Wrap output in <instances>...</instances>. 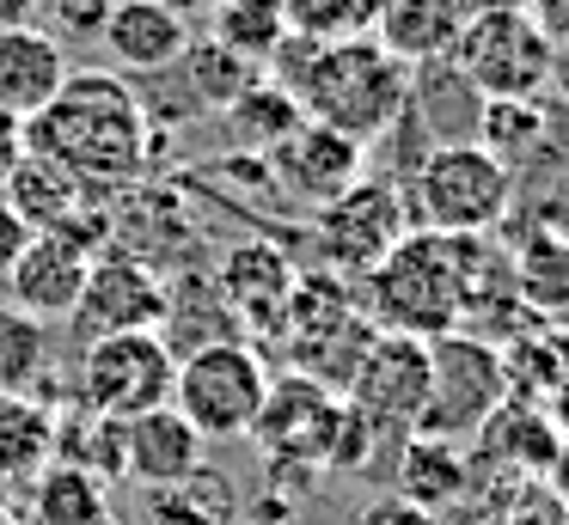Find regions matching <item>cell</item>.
Returning a JSON list of instances; mask_svg holds the SVG:
<instances>
[{"label":"cell","instance_id":"obj_27","mask_svg":"<svg viewBox=\"0 0 569 525\" xmlns=\"http://www.w3.org/2000/svg\"><path fill=\"white\" fill-rule=\"evenodd\" d=\"M56 415L62 410L38 391L0 397V483H31L56 458Z\"/></svg>","mask_w":569,"mask_h":525},{"label":"cell","instance_id":"obj_47","mask_svg":"<svg viewBox=\"0 0 569 525\" xmlns=\"http://www.w3.org/2000/svg\"><path fill=\"white\" fill-rule=\"evenodd\" d=\"M380 7H386V0H356V12H361L368 24H373V12H380Z\"/></svg>","mask_w":569,"mask_h":525},{"label":"cell","instance_id":"obj_29","mask_svg":"<svg viewBox=\"0 0 569 525\" xmlns=\"http://www.w3.org/2000/svg\"><path fill=\"white\" fill-rule=\"evenodd\" d=\"M111 519V488L74 464H43L31 476V525H104Z\"/></svg>","mask_w":569,"mask_h":525},{"label":"cell","instance_id":"obj_31","mask_svg":"<svg viewBox=\"0 0 569 525\" xmlns=\"http://www.w3.org/2000/svg\"><path fill=\"white\" fill-rule=\"evenodd\" d=\"M56 464H74V471H92L99 483L123 476V422L111 415H92L80 403H68L56 415Z\"/></svg>","mask_w":569,"mask_h":525},{"label":"cell","instance_id":"obj_19","mask_svg":"<svg viewBox=\"0 0 569 525\" xmlns=\"http://www.w3.org/2000/svg\"><path fill=\"white\" fill-rule=\"evenodd\" d=\"M190 37L197 31L172 7H160V0H117L99 43L111 55V73H166V68H178Z\"/></svg>","mask_w":569,"mask_h":525},{"label":"cell","instance_id":"obj_32","mask_svg":"<svg viewBox=\"0 0 569 525\" xmlns=\"http://www.w3.org/2000/svg\"><path fill=\"white\" fill-rule=\"evenodd\" d=\"M209 37L221 49H233L251 68H270V55L282 49L288 24H282V0H221L209 12Z\"/></svg>","mask_w":569,"mask_h":525},{"label":"cell","instance_id":"obj_21","mask_svg":"<svg viewBox=\"0 0 569 525\" xmlns=\"http://www.w3.org/2000/svg\"><path fill=\"white\" fill-rule=\"evenodd\" d=\"M466 0H386L373 12V37L392 49L410 68H429V61H447L459 43V24H466Z\"/></svg>","mask_w":569,"mask_h":525},{"label":"cell","instance_id":"obj_30","mask_svg":"<svg viewBox=\"0 0 569 525\" xmlns=\"http://www.w3.org/2000/svg\"><path fill=\"white\" fill-rule=\"evenodd\" d=\"M478 129H483L478 134L483 153H496L508 171H520L551 141V110H545V98H496V104L478 110Z\"/></svg>","mask_w":569,"mask_h":525},{"label":"cell","instance_id":"obj_44","mask_svg":"<svg viewBox=\"0 0 569 525\" xmlns=\"http://www.w3.org/2000/svg\"><path fill=\"white\" fill-rule=\"evenodd\" d=\"M539 410H545V415H551V427H557V434H563V440H569V378H563V385H557V391H551V397H545V403H539Z\"/></svg>","mask_w":569,"mask_h":525},{"label":"cell","instance_id":"obj_34","mask_svg":"<svg viewBox=\"0 0 569 525\" xmlns=\"http://www.w3.org/2000/svg\"><path fill=\"white\" fill-rule=\"evenodd\" d=\"M148 513H153V525H227L233 519V488L214 471H197L172 488H153Z\"/></svg>","mask_w":569,"mask_h":525},{"label":"cell","instance_id":"obj_20","mask_svg":"<svg viewBox=\"0 0 569 525\" xmlns=\"http://www.w3.org/2000/svg\"><path fill=\"white\" fill-rule=\"evenodd\" d=\"M557 446H563V434L551 427V415L539 410V403H496V415L471 434V452L490 464H502V471L527 476V483H545V471H551Z\"/></svg>","mask_w":569,"mask_h":525},{"label":"cell","instance_id":"obj_15","mask_svg":"<svg viewBox=\"0 0 569 525\" xmlns=\"http://www.w3.org/2000/svg\"><path fill=\"white\" fill-rule=\"evenodd\" d=\"M270 165V183L288 195V202H307V208H325L349 190L356 178H368V147L349 141V134L325 129V122H300L282 147L263 153Z\"/></svg>","mask_w":569,"mask_h":525},{"label":"cell","instance_id":"obj_10","mask_svg":"<svg viewBox=\"0 0 569 525\" xmlns=\"http://www.w3.org/2000/svg\"><path fill=\"white\" fill-rule=\"evenodd\" d=\"M496 403H508L502 385V354L496 342H478L466 330L435 342V385H429V410L410 434H441V440H466L496 415Z\"/></svg>","mask_w":569,"mask_h":525},{"label":"cell","instance_id":"obj_17","mask_svg":"<svg viewBox=\"0 0 569 525\" xmlns=\"http://www.w3.org/2000/svg\"><path fill=\"white\" fill-rule=\"evenodd\" d=\"M202 452H209V440H202L172 403L123 422V476L129 483L172 488V483H184V476L202 471Z\"/></svg>","mask_w":569,"mask_h":525},{"label":"cell","instance_id":"obj_18","mask_svg":"<svg viewBox=\"0 0 569 525\" xmlns=\"http://www.w3.org/2000/svg\"><path fill=\"white\" fill-rule=\"evenodd\" d=\"M68 73H74L68 43H56L50 31H38V24L0 31V110H7V117L31 122L56 92H62Z\"/></svg>","mask_w":569,"mask_h":525},{"label":"cell","instance_id":"obj_14","mask_svg":"<svg viewBox=\"0 0 569 525\" xmlns=\"http://www.w3.org/2000/svg\"><path fill=\"white\" fill-rule=\"evenodd\" d=\"M172 317V293L166 275L123 251H99L87 269V293L74 305V324L87 336H123V330H160Z\"/></svg>","mask_w":569,"mask_h":525},{"label":"cell","instance_id":"obj_42","mask_svg":"<svg viewBox=\"0 0 569 525\" xmlns=\"http://www.w3.org/2000/svg\"><path fill=\"white\" fill-rule=\"evenodd\" d=\"M19 159H26V122L0 110V183L19 171Z\"/></svg>","mask_w":569,"mask_h":525},{"label":"cell","instance_id":"obj_45","mask_svg":"<svg viewBox=\"0 0 569 525\" xmlns=\"http://www.w3.org/2000/svg\"><path fill=\"white\" fill-rule=\"evenodd\" d=\"M43 0H0V31H13V24H31L38 19Z\"/></svg>","mask_w":569,"mask_h":525},{"label":"cell","instance_id":"obj_40","mask_svg":"<svg viewBox=\"0 0 569 525\" xmlns=\"http://www.w3.org/2000/svg\"><path fill=\"white\" fill-rule=\"evenodd\" d=\"M520 7H527V19L545 31V43L569 49V0H520Z\"/></svg>","mask_w":569,"mask_h":525},{"label":"cell","instance_id":"obj_3","mask_svg":"<svg viewBox=\"0 0 569 525\" xmlns=\"http://www.w3.org/2000/svg\"><path fill=\"white\" fill-rule=\"evenodd\" d=\"M496 256V232L490 239H453V232H429L410 226L405 239L392 244L380 269L361 281V305L380 330H398V336H422L441 342L466 324V305L478 275Z\"/></svg>","mask_w":569,"mask_h":525},{"label":"cell","instance_id":"obj_9","mask_svg":"<svg viewBox=\"0 0 569 525\" xmlns=\"http://www.w3.org/2000/svg\"><path fill=\"white\" fill-rule=\"evenodd\" d=\"M172 366H178V354L160 330L87 336L68 403H80L92 415H111V422H129V415H148L160 403H172Z\"/></svg>","mask_w":569,"mask_h":525},{"label":"cell","instance_id":"obj_33","mask_svg":"<svg viewBox=\"0 0 569 525\" xmlns=\"http://www.w3.org/2000/svg\"><path fill=\"white\" fill-rule=\"evenodd\" d=\"M50 366V324L19 312L13 300H0V397L31 391Z\"/></svg>","mask_w":569,"mask_h":525},{"label":"cell","instance_id":"obj_22","mask_svg":"<svg viewBox=\"0 0 569 525\" xmlns=\"http://www.w3.org/2000/svg\"><path fill=\"white\" fill-rule=\"evenodd\" d=\"M392 483H398L392 495L417 501V507H429V513H447L453 501H466L471 446L466 440H441V434H405Z\"/></svg>","mask_w":569,"mask_h":525},{"label":"cell","instance_id":"obj_41","mask_svg":"<svg viewBox=\"0 0 569 525\" xmlns=\"http://www.w3.org/2000/svg\"><path fill=\"white\" fill-rule=\"evenodd\" d=\"M26 244H31V226L13 214V208H7V195H0V281L13 275V263H19V251H26Z\"/></svg>","mask_w":569,"mask_h":525},{"label":"cell","instance_id":"obj_46","mask_svg":"<svg viewBox=\"0 0 569 525\" xmlns=\"http://www.w3.org/2000/svg\"><path fill=\"white\" fill-rule=\"evenodd\" d=\"M160 7H172V12H178V19H184V24H190V19H209V12H214V7H221V0H160Z\"/></svg>","mask_w":569,"mask_h":525},{"label":"cell","instance_id":"obj_4","mask_svg":"<svg viewBox=\"0 0 569 525\" xmlns=\"http://www.w3.org/2000/svg\"><path fill=\"white\" fill-rule=\"evenodd\" d=\"M373 336H380V324L368 317L356 281L331 275V269H312V275L295 281L288 324L276 336L282 342V373H300V378H312V385L343 397Z\"/></svg>","mask_w":569,"mask_h":525},{"label":"cell","instance_id":"obj_1","mask_svg":"<svg viewBox=\"0 0 569 525\" xmlns=\"http://www.w3.org/2000/svg\"><path fill=\"white\" fill-rule=\"evenodd\" d=\"M26 153L50 159L56 171L80 178L87 190H123L160 153V129L141 110L136 80L111 68H74L62 92L26 122Z\"/></svg>","mask_w":569,"mask_h":525},{"label":"cell","instance_id":"obj_25","mask_svg":"<svg viewBox=\"0 0 569 525\" xmlns=\"http://www.w3.org/2000/svg\"><path fill=\"white\" fill-rule=\"evenodd\" d=\"M502 354V385L515 403H545L569 378V324L563 317H539L532 330L496 342Z\"/></svg>","mask_w":569,"mask_h":525},{"label":"cell","instance_id":"obj_12","mask_svg":"<svg viewBox=\"0 0 569 525\" xmlns=\"http://www.w3.org/2000/svg\"><path fill=\"white\" fill-rule=\"evenodd\" d=\"M429 385H435V342L422 336H398L380 330L361 354L356 378H349L343 397L368 415L380 434H410L429 410Z\"/></svg>","mask_w":569,"mask_h":525},{"label":"cell","instance_id":"obj_26","mask_svg":"<svg viewBox=\"0 0 569 525\" xmlns=\"http://www.w3.org/2000/svg\"><path fill=\"white\" fill-rule=\"evenodd\" d=\"M166 73H172V85L184 92L190 117H221V110L233 104L251 80H258V68H251V61H239L233 49H221L209 31L190 37L184 55H178V68H166Z\"/></svg>","mask_w":569,"mask_h":525},{"label":"cell","instance_id":"obj_36","mask_svg":"<svg viewBox=\"0 0 569 525\" xmlns=\"http://www.w3.org/2000/svg\"><path fill=\"white\" fill-rule=\"evenodd\" d=\"M373 452H380V427H373L368 415H361L356 403L343 397L337 427H331V446H325V471H337V476H368V471H373Z\"/></svg>","mask_w":569,"mask_h":525},{"label":"cell","instance_id":"obj_16","mask_svg":"<svg viewBox=\"0 0 569 525\" xmlns=\"http://www.w3.org/2000/svg\"><path fill=\"white\" fill-rule=\"evenodd\" d=\"M87 269H92V256L74 239H62V232H31V244L19 251L13 275H7V293L38 324H62V317H74L80 293H87Z\"/></svg>","mask_w":569,"mask_h":525},{"label":"cell","instance_id":"obj_5","mask_svg":"<svg viewBox=\"0 0 569 525\" xmlns=\"http://www.w3.org/2000/svg\"><path fill=\"white\" fill-rule=\"evenodd\" d=\"M405 202H410V226L422 220L429 232L490 239L515 214V171L496 153H483L478 141H441L417 159Z\"/></svg>","mask_w":569,"mask_h":525},{"label":"cell","instance_id":"obj_11","mask_svg":"<svg viewBox=\"0 0 569 525\" xmlns=\"http://www.w3.org/2000/svg\"><path fill=\"white\" fill-rule=\"evenodd\" d=\"M337 410L343 397L300 373H276L270 378V397L258 410V452L270 458V483H295V476H312L325 471V446H331V427H337Z\"/></svg>","mask_w":569,"mask_h":525},{"label":"cell","instance_id":"obj_48","mask_svg":"<svg viewBox=\"0 0 569 525\" xmlns=\"http://www.w3.org/2000/svg\"><path fill=\"white\" fill-rule=\"evenodd\" d=\"M0 525H26V513H13L7 501H0Z\"/></svg>","mask_w":569,"mask_h":525},{"label":"cell","instance_id":"obj_38","mask_svg":"<svg viewBox=\"0 0 569 525\" xmlns=\"http://www.w3.org/2000/svg\"><path fill=\"white\" fill-rule=\"evenodd\" d=\"M349 525H441V513L417 507V501H405V495H373L349 513Z\"/></svg>","mask_w":569,"mask_h":525},{"label":"cell","instance_id":"obj_43","mask_svg":"<svg viewBox=\"0 0 569 525\" xmlns=\"http://www.w3.org/2000/svg\"><path fill=\"white\" fill-rule=\"evenodd\" d=\"M545 495L557 501V507L569 513V440L557 446V458H551V471H545Z\"/></svg>","mask_w":569,"mask_h":525},{"label":"cell","instance_id":"obj_28","mask_svg":"<svg viewBox=\"0 0 569 525\" xmlns=\"http://www.w3.org/2000/svg\"><path fill=\"white\" fill-rule=\"evenodd\" d=\"M300 122H307L300 98L288 92V85L263 80V73L221 110V129H227V141H233L239 153H270V147H282L288 134L300 129Z\"/></svg>","mask_w":569,"mask_h":525},{"label":"cell","instance_id":"obj_7","mask_svg":"<svg viewBox=\"0 0 569 525\" xmlns=\"http://www.w3.org/2000/svg\"><path fill=\"white\" fill-rule=\"evenodd\" d=\"M270 361L239 336H209L178 354L172 366V410L197 427L209 446L221 440H251L258 410L270 397Z\"/></svg>","mask_w":569,"mask_h":525},{"label":"cell","instance_id":"obj_8","mask_svg":"<svg viewBox=\"0 0 569 525\" xmlns=\"http://www.w3.org/2000/svg\"><path fill=\"white\" fill-rule=\"evenodd\" d=\"M410 232V202H405V183L386 178V171H368L356 178L337 202L312 208V226H307V244L319 256V269L343 281H368L373 269L392 256V244Z\"/></svg>","mask_w":569,"mask_h":525},{"label":"cell","instance_id":"obj_2","mask_svg":"<svg viewBox=\"0 0 569 525\" xmlns=\"http://www.w3.org/2000/svg\"><path fill=\"white\" fill-rule=\"evenodd\" d=\"M270 80L300 98L307 122H325L361 147L386 141L417 92V68L398 61L373 31L337 37V43L282 37V49L270 55Z\"/></svg>","mask_w":569,"mask_h":525},{"label":"cell","instance_id":"obj_35","mask_svg":"<svg viewBox=\"0 0 569 525\" xmlns=\"http://www.w3.org/2000/svg\"><path fill=\"white\" fill-rule=\"evenodd\" d=\"M282 24L288 37H307V43H337V37L368 31L356 0H282Z\"/></svg>","mask_w":569,"mask_h":525},{"label":"cell","instance_id":"obj_23","mask_svg":"<svg viewBox=\"0 0 569 525\" xmlns=\"http://www.w3.org/2000/svg\"><path fill=\"white\" fill-rule=\"evenodd\" d=\"M0 195H7V208H13L31 232H62L74 214H87L92 202H104V190H87L80 178L56 171L50 159H38V153L19 159V171L0 183Z\"/></svg>","mask_w":569,"mask_h":525},{"label":"cell","instance_id":"obj_24","mask_svg":"<svg viewBox=\"0 0 569 525\" xmlns=\"http://www.w3.org/2000/svg\"><path fill=\"white\" fill-rule=\"evenodd\" d=\"M508 287L532 317H569V239L557 226L520 232L508 244Z\"/></svg>","mask_w":569,"mask_h":525},{"label":"cell","instance_id":"obj_39","mask_svg":"<svg viewBox=\"0 0 569 525\" xmlns=\"http://www.w3.org/2000/svg\"><path fill=\"white\" fill-rule=\"evenodd\" d=\"M502 525H569V513L545 495V483H532V488H520V495L502 507Z\"/></svg>","mask_w":569,"mask_h":525},{"label":"cell","instance_id":"obj_37","mask_svg":"<svg viewBox=\"0 0 569 525\" xmlns=\"http://www.w3.org/2000/svg\"><path fill=\"white\" fill-rule=\"evenodd\" d=\"M43 12H50L56 43H99L111 12H117V0H43Z\"/></svg>","mask_w":569,"mask_h":525},{"label":"cell","instance_id":"obj_6","mask_svg":"<svg viewBox=\"0 0 569 525\" xmlns=\"http://www.w3.org/2000/svg\"><path fill=\"white\" fill-rule=\"evenodd\" d=\"M447 61H453V80L478 104H496V98H545L551 92L557 49L545 43V31L527 19L520 0H483V7L466 12L459 43Z\"/></svg>","mask_w":569,"mask_h":525},{"label":"cell","instance_id":"obj_13","mask_svg":"<svg viewBox=\"0 0 569 525\" xmlns=\"http://www.w3.org/2000/svg\"><path fill=\"white\" fill-rule=\"evenodd\" d=\"M209 281H214V300H221L227 324L251 330V336H282L300 263L276 239H239L209 263Z\"/></svg>","mask_w":569,"mask_h":525}]
</instances>
